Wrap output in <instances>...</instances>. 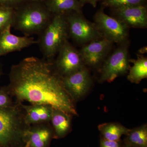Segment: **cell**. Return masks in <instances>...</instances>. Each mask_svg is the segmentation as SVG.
<instances>
[{"mask_svg": "<svg viewBox=\"0 0 147 147\" xmlns=\"http://www.w3.org/2000/svg\"><path fill=\"white\" fill-rule=\"evenodd\" d=\"M9 79L7 88L16 101L49 105L71 116L78 115L75 102L64 86L54 60L25 58L11 67Z\"/></svg>", "mask_w": 147, "mask_h": 147, "instance_id": "cell-1", "label": "cell"}, {"mask_svg": "<svg viewBox=\"0 0 147 147\" xmlns=\"http://www.w3.org/2000/svg\"><path fill=\"white\" fill-rule=\"evenodd\" d=\"M31 125L25 117L22 102L0 109V147H24Z\"/></svg>", "mask_w": 147, "mask_h": 147, "instance_id": "cell-2", "label": "cell"}, {"mask_svg": "<svg viewBox=\"0 0 147 147\" xmlns=\"http://www.w3.org/2000/svg\"><path fill=\"white\" fill-rule=\"evenodd\" d=\"M54 16L44 1L26 0L15 8L12 27L22 32L25 36L39 35Z\"/></svg>", "mask_w": 147, "mask_h": 147, "instance_id": "cell-3", "label": "cell"}, {"mask_svg": "<svg viewBox=\"0 0 147 147\" xmlns=\"http://www.w3.org/2000/svg\"><path fill=\"white\" fill-rule=\"evenodd\" d=\"M37 44L44 58L53 59L69 38L64 15H55L39 35Z\"/></svg>", "mask_w": 147, "mask_h": 147, "instance_id": "cell-4", "label": "cell"}, {"mask_svg": "<svg viewBox=\"0 0 147 147\" xmlns=\"http://www.w3.org/2000/svg\"><path fill=\"white\" fill-rule=\"evenodd\" d=\"M129 41L119 44V47L103 62L100 69L99 82H113L117 78L128 73L130 68Z\"/></svg>", "mask_w": 147, "mask_h": 147, "instance_id": "cell-5", "label": "cell"}, {"mask_svg": "<svg viewBox=\"0 0 147 147\" xmlns=\"http://www.w3.org/2000/svg\"><path fill=\"white\" fill-rule=\"evenodd\" d=\"M69 37L79 44H86L103 38L94 23L87 20L82 13L71 11L64 14Z\"/></svg>", "mask_w": 147, "mask_h": 147, "instance_id": "cell-6", "label": "cell"}, {"mask_svg": "<svg viewBox=\"0 0 147 147\" xmlns=\"http://www.w3.org/2000/svg\"><path fill=\"white\" fill-rule=\"evenodd\" d=\"M94 20L103 38L119 45L128 40L129 28L122 22L106 14L103 8L96 11Z\"/></svg>", "mask_w": 147, "mask_h": 147, "instance_id": "cell-7", "label": "cell"}, {"mask_svg": "<svg viewBox=\"0 0 147 147\" xmlns=\"http://www.w3.org/2000/svg\"><path fill=\"white\" fill-rule=\"evenodd\" d=\"M58 54L57 57L54 60V63L56 70L62 77L85 67L80 52L68 40L61 47Z\"/></svg>", "mask_w": 147, "mask_h": 147, "instance_id": "cell-8", "label": "cell"}, {"mask_svg": "<svg viewBox=\"0 0 147 147\" xmlns=\"http://www.w3.org/2000/svg\"><path fill=\"white\" fill-rule=\"evenodd\" d=\"M113 44L110 40L102 38L84 45L79 51L85 65L99 66L108 57Z\"/></svg>", "mask_w": 147, "mask_h": 147, "instance_id": "cell-9", "label": "cell"}, {"mask_svg": "<svg viewBox=\"0 0 147 147\" xmlns=\"http://www.w3.org/2000/svg\"><path fill=\"white\" fill-rule=\"evenodd\" d=\"M64 86L75 102L82 98L89 91L92 79L86 67L62 77Z\"/></svg>", "mask_w": 147, "mask_h": 147, "instance_id": "cell-10", "label": "cell"}, {"mask_svg": "<svg viewBox=\"0 0 147 147\" xmlns=\"http://www.w3.org/2000/svg\"><path fill=\"white\" fill-rule=\"evenodd\" d=\"M110 9L112 16L122 22L129 28H146V5L134 6Z\"/></svg>", "mask_w": 147, "mask_h": 147, "instance_id": "cell-11", "label": "cell"}, {"mask_svg": "<svg viewBox=\"0 0 147 147\" xmlns=\"http://www.w3.org/2000/svg\"><path fill=\"white\" fill-rule=\"evenodd\" d=\"M11 26L0 33V57L37 43L33 37L18 36L11 33Z\"/></svg>", "mask_w": 147, "mask_h": 147, "instance_id": "cell-12", "label": "cell"}, {"mask_svg": "<svg viewBox=\"0 0 147 147\" xmlns=\"http://www.w3.org/2000/svg\"><path fill=\"white\" fill-rule=\"evenodd\" d=\"M54 139L53 128L50 123L31 125L26 137L28 147H49Z\"/></svg>", "mask_w": 147, "mask_h": 147, "instance_id": "cell-13", "label": "cell"}, {"mask_svg": "<svg viewBox=\"0 0 147 147\" xmlns=\"http://www.w3.org/2000/svg\"><path fill=\"white\" fill-rule=\"evenodd\" d=\"M26 121L30 125L50 123L53 108L42 104H23Z\"/></svg>", "mask_w": 147, "mask_h": 147, "instance_id": "cell-14", "label": "cell"}, {"mask_svg": "<svg viewBox=\"0 0 147 147\" xmlns=\"http://www.w3.org/2000/svg\"><path fill=\"white\" fill-rule=\"evenodd\" d=\"M72 116L61 110L53 108L50 123L54 139L63 138L69 133L71 128Z\"/></svg>", "mask_w": 147, "mask_h": 147, "instance_id": "cell-15", "label": "cell"}, {"mask_svg": "<svg viewBox=\"0 0 147 147\" xmlns=\"http://www.w3.org/2000/svg\"><path fill=\"white\" fill-rule=\"evenodd\" d=\"M45 6L53 15H64L71 11L82 13L79 0H45Z\"/></svg>", "mask_w": 147, "mask_h": 147, "instance_id": "cell-16", "label": "cell"}, {"mask_svg": "<svg viewBox=\"0 0 147 147\" xmlns=\"http://www.w3.org/2000/svg\"><path fill=\"white\" fill-rule=\"evenodd\" d=\"M133 65L130 67L127 79L129 82L138 84L147 77V58L142 55H137V59H130Z\"/></svg>", "mask_w": 147, "mask_h": 147, "instance_id": "cell-17", "label": "cell"}, {"mask_svg": "<svg viewBox=\"0 0 147 147\" xmlns=\"http://www.w3.org/2000/svg\"><path fill=\"white\" fill-rule=\"evenodd\" d=\"M98 129L100 137L106 140L112 141L121 140L123 135H126L129 129L118 123H107L99 125Z\"/></svg>", "mask_w": 147, "mask_h": 147, "instance_id": "cell-18", "label": "cell"}, {"mask_svg": "<svg viewBox=\"0 0 147 147\" xmlns=\"http://www.w3.org/2000/svg\"><path fill=\"white\" fill-rule=\"evenodd\" d=\"M123 143L128 147H147V126L144 124L129 129Z\"/></svg>", "mask_w": 147, "mask_h": 147, "instance_id": "cell-19", "label": "cell"}, {"mask_svg": "<svg viewBox=\"0 0 147 147\" xmlns=\"http://www.w3.org/2000/svg\"><path fill=\"white\" fill-rule=\"evenodd\" d=\"M147 0H102L103 7L120 8L138 5H146Z\"/></svg>", "mask_w": 147, "mask_h": 147, "instance_id": "cell-20", "label": "cell"}, {"mask_svg": "<svg viewBox=\"0 0 147 147\" xmlns=\"http://www.w3.org/2000/svg\"><path fill=\"white\" fill-rule=\"evenodd\" d=\"M15 15V9L0 6V33L9 26L12 27Z\"/></svg>", "mask_w": 147, "mask_h": 147, "instance_id": "cell-21", "label": "cell"}, {"mask_svg": "<svg viewBox=\"0 0 147 147\" xmlns=\"http://www.w3.org/2000/svg\"><path fill=\"white\" fill-rule=\"evenodd\" d=\"M13 96L9 92L7 86L0 88V109L7 108L14 104Z\"/></svg>", "mask_w": 147, "mask_h": 147, "instance_id": "cell-22", "label": "cell"}, {"mask_svg": "<svg viewBox=\"0 0 147 147\" xmlns=\"http://www.w3.org/2000/svg\"><path fill=\"white\" fill-rule=\"evenodd\" d=\"M124 144L121 140L112 141L106 140L100 137V147H124Z\"/></svg>", "mask_w": 147, "mask_h": 147, "instance_id": "cell-23", "label": "cell"}, {"mask_svg": "<svg viewBox=\"0 0 147 147\" xmlns=\"http://www.w3.org/2000/svg\"><path fill=\"white\" fill-rule=\"evenodd\" d=\"M26 0H0V6L16 8Z\"/></svg>", "mask_w": 147, "mask_h": 147, "instance_id": "cell-24", "label": "cell"}, {"mask_svg": "<svg viewBox=\"0 0 147 147\" xmlns=\"http://www.w3.org/2000/svg\"><path fill=\"white\" fill-rule=\"evenodd\" d=\"M100 0H79V2L81 4L82 7L86 4H89L94 7H96L97 6V4Z\"/></svg>", "mask_w": 147, "mask_h": 147, "instance_id": "cell-25", "label": "cell"}, {"mask_svg": "<svg viewBox=\"0 0 147 147\" xmlns=\"http://www.w3.org/2000/svg\"><path fill=\"white\" fill-rule=\"evenodd\" d=\"M3 74V65L2 63H1V61H0V79H1V76H2Z\"/></svg>", "mask_w": 147, "mask_h": 147, "instance_id": "cell-26", "label": "cell"}, {"mask_svg": "<svg viewBox=\"0 0 147 147\" xmlns=\"http://www.w3.org/2000/svg\"><path fill=\"white\" fill-rule=\"evenodd\" d=\"M29 1H44L45 0H29Z\"/></svg>", "mask_w": 147, "mask_h": 147, "instance_id": "cell-27", "label": "cell"}, {"mask_svg": "<svg viewBox=\"0 0 147 147\" xmlns=\"http://www.w3.org/2000/svg\"><path fill=\"white\" fill-rule=\"evenodd\" d=\"M124 147H128V146H126V145H125V144H124Z\"/></svg>", "mask_w": 147, "mask_h": 147, "instance_id": "cell-28", "label": "cell"}, {"mask_svg": "<svg viewBox=\"0 0 147 147\" xmlns=\"http://www.w3.org/2000/svg\"><path fill=\"white\" fill-rule=\"evenodd\" d=\"M24 147H28V146H27L26 144V145H25V146Z\"/></svg>", "mask_w": 147, "mask_h": 147, "instance_id": "cell-29", "label": "cell"}]
</instances>
